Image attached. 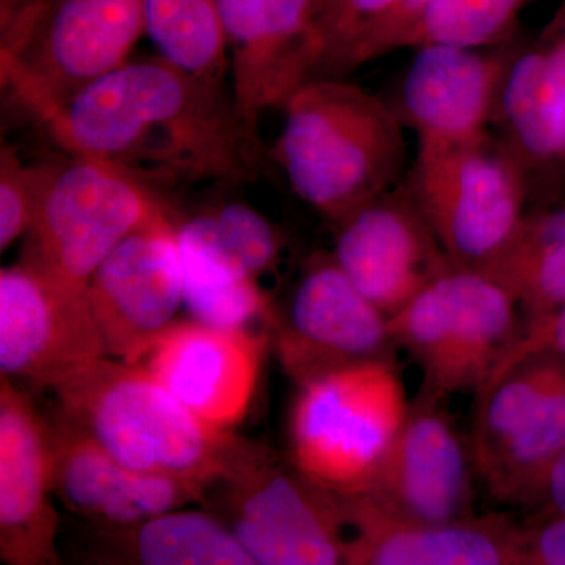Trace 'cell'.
Masks as SVG:
<instances>
[{"mask_svg": "<svg viewBox=\"0 0 565 565\" xmlns=\"http://www.w3.org/2000/svg\"><path fill=\"white\" fill-rule=\"evenodd\" d=\"M348 565H520V533L503 516L418 522L382 511L362 494L340 497Z\"/></svg>", "mask_w": 565, "mask_h": 565, "instance_id": "18", "label": "cell"}, {"mask_svg": "<svg viewBox=\"0 0 565 565\" xmlns=\"http://www.w3.org/2000/svg\"><path fill=\"white\" fill-rule=\"evenodd\" d=\"M282 366L297 384L373 362H394L388 318L349 280L333 255H316L278 321Z\"/></svg>", "mask_w": 565, "mask_h": 565, "instance_id": "11", "label": "cell"}, {"mask_svg": "<svg viewBox=\"0 0 565 565\" xmlns=\"http://www.w3.org/2000/svg\"><path fill=\"white\" fill-rule=\"evenodd\" d=\"M145 35L161 57L223 81L228 46L215 0H141Z\"/></svg>", "mask_w": 565, "mask_h": 565, "instance_id": "26", "label": "cell"}, {"mask_svg": "<svg viewBox=\"0 0 565 565\" xmlns=\"http://www.w3.org/2000/svg\"><path fill=\"white\" fill-rule=\"evenodd\" d=\"M537 503H544L552 515H565V451L546 475Z\"/></svg>", "mask_w": 565, "mask_h": 565, "instance_id": "34", "label": "cell"}, {"mask_svg": "<svg viewBox=\"0 0 565 565\" xmlns=\"http://www.w3.org/2000/svg\"><path fill=\"white\" fill-rule=\"evenodd\" d=\"M520 565H565V515L522 527Z\"/></svg>", "mask_w": 565, "mask_h": 565, "instance_id": "31", "label": "cell"}, {"mask_svg": "<svg viewBox=\"0 0 565 565\" xmlns=\"http://www.w3.org/2000/svg\"><path fill=\"white\" fill-rule=\"evenodd\" d=\"M264 345L248 330L177 322L141 362L193 414L230 430L250 407Z\"/></svg>", "mask_w": 565, "mask_h": 565, "instance_id": "17", "label": "cell"}, {"mask_svg": "<svg viewBox=\"0 0 565 565\" xmlns=\"http://www.w3.org/2000/svg\"><path fill=\"white\" fill-rule=\"evenodd\" d=\"M393 2L394 0H352V2L349 3L348 10H345L343 17H341L340 22H338L337 29H334L318 77L330 76L334 65L340 61L344 51L348 50L349 44H351L352 41L355 40V36L359 35L366 25H370L375 18L381 17Z\"/></svg>", "mask_w": 565, "mask_h": 565, "instance_id": "30", "label": "cell"}, {"mask_svg": "<svg viewBox=\"0 0 565 565\" xmlns=\"http://www.w3.org/2000/svg\"><path fill=\"white\" fill-rule=\"evenodd\" d=\"M106 356L87 294L57 288L21 262L0 270V371L55 388Z\"/></svg>", "mask_w": 565, "mask_h": 565, "instance_id": "12", "label": "cell"}, {"mask_svg": "<svg viewBox=\"0 0 565 565\" xmlns=\"http://www.w3.org/2000/svg\"><path fill=\"white\" fill-rule=\"evenodd\" d=\"M564 451L565 381L479 476L498 501L534 504L550 468Z\"/></svg>", "mask_w": 565, "mask_h": 565, "instance_id": "25", "label": "cell"}, {"mask_svg": "<svg viewBox=\"0 0 565 565\" xmlns=\"http://www.w3.org/2000/svg\"><path fill=\"white\" fill-rule=\"evenodd\" d=\"M221 17L233 99L259 132L264 111L282 107L318 73L311 0H215Z\"/></svg>", "mask_w": 565, "mask_h": 565, "instance_id": "15", "label": "cell"}, {"mask_svg": "<svg viewBox=\"0 0 565 565\" xmlns=\"http://www.w3.org/2000/svg\"><path fill=\"white\" fill-rule=\"evenodd\" d=\"M99 534L106 564L255 565L232 527L204 512L174 509Z\"/></svg>", "mask_w": 565, "mask_h": 565, "instance_id": "23", "label": "cell"}, {"mask_svg": "<svg viewBox=\"0 0 565 565\" xmlns=\"http://www.w3.org/2000/svg\"><path fill=\"white\" fill-rule=\"evenodd\" d=\"M526 0H434L408 36L405 47L427 44L475 47L497 41L514 22Z\"/></svg>", "mask_w": 565, "mask_h": 565, "instance_id": "27", "label": "cell"}, {"mask_svg": "<svg viewBox=\"0 0 565 565\" xmlns=\"http://www.w3.org/2000/svg\"><path fill=\"white\" fill-rule=\"evenodd\" d=\"M184 307L217 302L273 269L281 250L273 223L243 203L221 204L174 225Z\"/></svg>", "mask_w": 565, "mask_h": 565, "instance_id": "21", "label": "cell"}, {"mask_svg": "<svg viewBox=\"0 0 565 565\" xmlns=\"http://www.w3.org/2000/svg\"><path fill=\"white\" fill-rule=\"evenodd\" d=\"M408 407L394 362L356 364L305 382L289 419L291 462L338 497L363 492Z\"/></svg>", "mask_w": 565, "mask_h": 565, "instance_id": "7", "label": "cell"}, {"mask_svg": "<svg viewBox=\"0 0 565 565\" xmlns=\"http://www.w3.org/2000/svg\"><path fill=\"white\" fill-rule=\"evenodd\" d=\"M337 225L334 262L388 319L455 267L412 195L382 193Z\"/></svg>", "mask_w": 565, "mask_h": 565, "instance_id": "14", "label": "cell"}, {"mask_svg": "<svg viewBox=\"0 0 565 565\" xmlns=\"http://www.w3.org/2000/svg\"><path fill=\"white\" fill-rule=\"evenodd\" d=\"M39 125L71 156L98 159L147 180L243 185L263 169L262 137L223 81L167 58L129 61L93 82Z\"/></svg>", "mask_w": 565, "mask_h": 565, "instance_id": "1", "label": "cell"}, {"mask_svg": "<svg viewBox=\"0 0 565 565\" xmlns=\"http://www.w3.org/2000/svg\"><path fill=\"white\" fill-rule=\"evenodd\" d=\"M232 489V531L258 565L344 564V516L338 494L292 462L267 451Z\"/></svg>", "mask_w": 565, "mask_h": 565, "instance_id": "9", "label": "cell"}, {"mask_svg": "<svg viewBox=\"0 0 565 565\" xmlns=\"http://www.w3.org/2000/svg\"><path fill=\"white\" fill-rule=\"evenodd\" d=\"M561 159L565 161V110L563 117V128H561Z\"/></svg>", "mask_w": 565, "mask_h": 565, "instance_id": "35", "label": "cell"}, {"mask_svg": "<svg viewBox=\"0 0 565 565\" xmlns=\"http://www.w3.org/2000/svg\"><path fill=\"white\" fill-rule=\"evenodd\" d=\"M150 182L84 156L54 161L21 263L57 288L85 296L121 241L166 211Z\"/></svg>", "mask_w": 565, "mask_h": 565, "instance_id": "5", "label": "cell"}, {"mask_svg": "<svg viewBox=\"0 0 565 565\" xmlns=\"http://www.w3.org/2000/svg\"><path fill=\"white\" fill-rule=\"evenodd\" d=\"M54 392L58 416L118 462L204 493L239 478L267 452L193 414L140 363L103 356Z\"/></svg>", "mask_w": 565, "mask_h": 565, "instance_id": "2", "label": "cell"}, {"mask_svg": "<svg viewBox=\"0 0 565 565\" xmlns=\"http://www.w3.org/2000/svg\"><path fill=\"white\" fill-rule=\"evenodd\" d=\"M351 2L352 0H311V25H313L316 51L319 57L316 76L321 70L334 29Z\"/></svg>", "mask_w": 565, "mask_h": 565, "instance_id": "33", "label": "cell"}, {"mask_svg": "<svg viewBox=\"0 0 565 565\" xmlns=\"http://www.w3.org/2000/svg\"><path fill=\"white\" fill-rule=\"evenodd\" d=\"M411 195L460 269L484 270L526 215L522 162L487 132L462 141L419 140Z\"/></svg>", "mask_w": 565, "mask_h": 565, "instance_id": "8", "label": "cell"}, {"mask_svg": "<svg viewBox=\"0 0 565 565\" xmlns=\"http://www.w3.org/2000/svg\"><path fill=\"white\" fill-rule=\"evenodd\" d=\"M143 35L141 0H0L3 92L39 121L131 61Z\"/></svg>", "mask_w": 565, "mask_h": 565, "instance_id": "4", "label": "cell"}, {"mask_svg": "<svg viewBox=\"0 0 565 565\" xmlns=\"http://www.w3.org/2000/svg\"><path fill=\"white\" fill-rule=\"evenodd\" d=\"M508 73L500 55L465 47H418L404 82V109L419 140L462 141L486 134Z\"/></svg>", "mask_w": 565, "mask_h": 565, "instance_id": "20", "label": "cell"}, {"mask_svg": "<svg viewBox=\"0 0 565 565\" xmlns=\"http://www.w3.org/2000/svg\"><path fill=\"white\" fill-rule=\"evenodd\" d=\"M482 273L514 297L523 327L552 315L565 302V206L525 215Z\"/></svg>", "mask_w": 565, "mask_h": 565, "instance_id": "24", "label": "cell"}, {"mask_svg": "<svg viewBox=\"0 0 565 565\" xmlns=\"http://www.w3.org/2000/svg\"><path fill=\"white\" fill-rule=\"evenodd\" d=\"M501 117L522 163L561 159L565 110V6L533 47L520 54L501 87Z\"/></svg>", "mask_w": 565, "mask_h": 565, "instance_id": "22", "label": "cell"}, {"mask_svg": "<svg viewBox=\"0 0 565 565\" xmlns=\"http://www.w3.org/2000/svg\"><path fill=\"white\" fill-rule=\"evenodd\" d=\"M473 468L441 403L416 396L370 484L355 494L403 519L462 522L476 516Z\"/></svg>", "mask_w": 565, "mask_h": 565, "instance_id": "13", "label": "cell"}, {"mask_svg": "<svg viewBox=\"0 0 565 565\" xmlns=\"http://www.w3.org/2000/svg\"><path fill=\"white\" fill-rule=\"evenodd\" d=\"M52 162L29 163L10 145L0 150V250L6 252L31 230Z\"/></svg>", "mask_w": 565, "mask_h": 565, "instance_id": "28", "label": "cell"}, {"mask_svg": "<svg viewBox=\"0 0 565 565\" xmlns=\"http://www.w3.org/2000/svg\"><path fill=\"white\" fill-rule=\"evenodd\" d=\"M51 424L13 381L0 385V559L57 565Z\"/></svg>", "mask_w": 565, "mask_h": 565, "instance_id": "16", "label": "cell"}, {"mask_svg": "<svg viewBox=\"0 0 565 565\" xmlns=\"http://www.w3.org/2000/svg\"><path fill=\"white\" fill-rule=\"evenodd\" d=\"M87 300L106 356L139 363L184 307L174 223L167 211L122 239L93 274Z\"/></svg>", "mask_w": 565, "mask_h": 565, "instance_id": "10", "label": "cell"}, {"mask_svg": "<svg viewBox=\"0 0 565 565\" xmlns=\"http://www.w3.org/2000/svg\"><path fill=\"white\" fill-rule=\"evenodd\" d=\"M434 0H394L370 25L363 29L337 62L330 77H343L348 71L381 55L405 47L424 13Z\"/></svg>", "mask_w": 565, "mask_h": 565, "instance_id": "29", "label": "cell"}, {"mask_svg": "<svg viewBox=\"0 0 565 565\" xmlns=\"http://www.w3.org/2000/svg\"><path fill=\"white\" fill-rule=\"evenodd\" d=\"M270 156L294 193L338 223L388 191L403 173L405 140L393 110L341 77H313L281 107Z\"/></svg>", "mask_w": 565, "mask_h": 565, "instance_id": "3", "label": "cell"}, {"mask_svg": "<svg viewBox=\"0 0 565 565\" xmlns=\"http://www.w3.org/2000/svg\"><path fill=\"white\" fill-rule=\"evenodd\" d=\"M55 422L52 489L68 511L98 530L137 525L206 497L178 479L134 471L66 419Z\"/></svg>", "mask_w": 565, "mask_h": 565, "instance_id": "19", "label": "cell"}, {"mask_svg": "<svg viewBox=\"0 0 565 565\" xmlns=\"http://www.w3.org/2000/svg\"><path fill=\"white\" fill-rule=\"evenodd\" d=\"M534 352L548 353L565 366V302L542 321L523 327L522 337L500 364Z\"/></svg>", "mask_w": 565, "mask_h": 565, "instance_id": "32", "label": "cell"}, {"mask_svg": "<svg viewBox=\"0 0 565 565\" xmlns=\"http://www.w3.org/2000/svg\"><path fill=\"white\" fill-rule=\"evenodd\" d=\"M519 303L482 270L451 267L388 319L423 373L418 396L478 394L523 333Z\"/></svg>", "mask_w": 565, "mask_h": 565, "instance_id": "6", "label": "cell"}]
</instances>
